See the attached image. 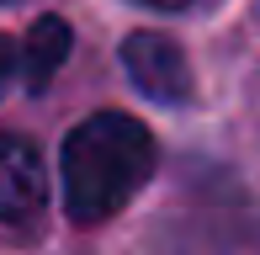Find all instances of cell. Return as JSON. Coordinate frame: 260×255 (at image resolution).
<instances>
[{
    "mask_svg": "<svg viewBox=\"0 0 260 255\" xmlns=\"http://www.w3.org/2000/svg\"><path fill=\"white\" fill-rule=\"evenodd\" d=\"M122 69L149 101L159 107H181L191 96V69H186L181 43H170L165 32H133L122 43Z\"/></svg>",
    "mask_w": 260,
    "mask_h": 255,
    "instance_id": "obj_2",
    "label": "cell"
},
{
    "mask_svg": "<svg viewBox=\"0 0 260 255\" xmlns=\"http://www.w3.org/2000/svg\"><path fill=\"white\" fill-rule=\"evenodd\" d=\"M16 80H21V43H11L6 32H0V96H6Z\"/></svg>",
    "mask_w": 260,
    "mask_h": 255,
    "instance_id": "obj_5",
    "label": "cell"
},
{
    "mask_svg": "<svg viewBox=\"0 0 260 255\" xmlns=\"http://www.w3.org/2000/svg\"><path fill=\"white\" fill-rule=\"evenodd\" d=\"M138 6H154V11H181V6H191V0H138Z\"/></svg>",
    "mask_w": 260,
    "mask_h": 255,
    "instance_id": "obj_6",
    "label": "cell"
},
{
    "mask_svg": "<svg viewBox=\"0 0 260 255\" xmlns=\"http://www.w3.org/2000/svg\"><path fill=\"white\" fill-rule=\"evenodd\" d=\"M64 59H69V21L43 16L27 32V43H21V80H27V90H48L53 75L64 69Z\"/></svg>",
    "mask_w": 260,
    "mask_h": 255,
    "instance_id": "obj_4",
    "label": "cell"
},
{
    "mask_svg": "<svg viewBox=\"0 0 260 255\" xmlns=\"http://www.w3.org/2000/svg\"><path fill=\"white\" fill-rule=\"evenodd\" d=\"M154 133L127 112H90L64 138V207L75 224H101L122 213L127 197L154 176Z\"/></svg>",
    "mask_w": 260,
    "mask_h": 255,
    "instance_id": "obj_1",
    "label": "cell"
},
{
    "mask_svg": "<svg viewBox=\"0 0 260 255\" xmlns=\"http://www.w3.org/2000/svg\"><path fill=\"white\" fill-rule=\"evenodd\" d=\"M48 202L43 154L21 133H0V224H27Z\"/></svg>",
    "mask_w": 260,
    "mask_h": 255,
    "instance_id": "obj_3",
    "label": "cell"
}]
</instances>
